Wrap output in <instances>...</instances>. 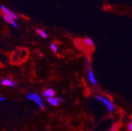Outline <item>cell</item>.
Returning a JSON list of instances; mask_svg holds the SVG:
<instances>
[{"mask_svg":"<svg viewBox=\"0 0 132 131\" xmlns=\"http://www.w3.org/2000/svg\"><path fill=\"white\" fill-rule=\"evenodd\" d=\"M5 101V97H0V101L3 102V101Z\"/></svg>","mask_w":132,"mask_h":131,"instance_id":"cell-13","label":"cell"},{"mask_svg":"<svg viewBox=\"0 0 132 131\" xmlns=\"http://www.w3.org/2000/svg\"><path fill=\"white\" fill-rule=\"evenodd\" d=\"M118 129H119L118 125H117V123H114V124H112V127L110 128V129H109V131H117Z\"/></svg>","mask_w":132,"mask_h":131,"instance_id":"cell-11","label":"cell"},{"mask_svg":"<svg viewBox=\"0 0 132 131\" xmlns=\"http://www.w3.org/2000/svg\"><path fill=\"white\" fill-rule=\"evenodd\" d=\"M1 84L3 86H10V87H13L15 86V83L13 80L8 79V78H4L3 80H2Z\"/></svg>","mask_w":132,"mask_h":131,"instance_id":"cell-7","label":"cell"},{"mask_svg":"<svg viewBox=\"0 0 132 131\" xmlns=\"http://www.w3.org/2000/svg\"><path fill=\"white\" fill-rule=\"evenodd\" d=\"M95 99L99 102L102 103L109 112H112L115 110V105L108 97H105L102 95H95Z\"/></svg>","mask_w":132,"mask_h":131,"instance_id":"cell-1","label":"cell"},{"mask_svg":"<svg viewBox=\"0 0 132 131\" xmlns=\"http://www.w3.org/2000/svg\"><path fill=\"white\" fill-rule=\"evenodd\" d=\"M26 97L28 100H30L31 101H34L36 104H38V106L40 108H44V104H43V100L39 94H37L36 93H29L28 94L26 95Z\"/></svg>","mask_w":132,"mask_h":131,"instance_id":"cell-2","label":"cell"},{"mask_svg":"<svg viewBox=\"0 0 132 131\" xmlns=\"http://www.w3.org/2000/svg\"><path fill=\"white\" fill-rule=\"evenodd\" d=\"M37 33H38L42 38H43V39H46L47 36H48L47 33H46V32L44 30H43V29H37Z\"/></svg>","mask_w":132,"mask_h":131,"instance_id":"cell-9","label":"cell"},{"mask_svg":"<svg viewBox=\"0 0 132 131\" xmlns=\"http://www.w3.org/2000/svg\"><path fill=\"white\" fill-rule=\"evenodd\" d=\"M127 128H128V131H132V121L128 123Z\"/></svg>","mask_w":132,"mask_h":131,"instance_id":"cell-12","label":"cell"},{"mask_svg":"<svg viewBox=\"0 0 132 131\" xmlns=\"http://www.w3.org/2000/svg\"><path fill=\"white\" fill-rule=\"evenodd\" d=\"M51 49L52 50V51L55 54H57L58 52V49H57V46L55 43H51Z\"/></svg>","mask_w":132,"mask_h":131,"instance_id":"cell-10","label":"cell"},{"mask_svg":"<svg viewBox=\"0 0 132 131\" xmlns=\"http://www.w3.org/2000/svg\"><path fill=\"white\" fill-rule=\"evenodd\" d=\"M43 95L46 97V98H51V97H54V95H55V91L51 89V88H49V89H46L43 91Z\"/></svg>","mask_w":132,"mask_h":131,"instance_id":"cell-6","label":"cell"},{"mask_svg":"<svg viewBox=\"0 0 132 131\" xmlns=\"http://www.w3.org/2000/svg\"><path fill=\"white\" fill-rule=\"evenodd\" d=\"M87 78H88L89 83L92 86H97V81L96 77L94 75V72L90 67H89V68L87 69Z\"/></svg>","mask_w":132,"mask_h":131,"instance_id":"cell-4","label":"cell"},{"mask_svg":"<svg viewBox=\"0 0 132 131\" xmlns=\"http://www.w3.org/2000/svg\"><path fill=\"white\" fill-rule=\"evenodd\" d=\"M46 101L49 104H51L52 106L56 107L61 102L64 101L62 97H51V98H46Z\"/></svg>","mask_w":132,"mask_h":131,"instance_id":"cell-5","label":"cell"},{"mask_svg":"<svg viewBox=\"0 0 132 131\" xmlns=\"http://www.w3.org/2000/svg\"><path fill=\"white\" fill-rule=\"evenodd\" d=\"M84 42L85 43V45H87L88 47H90V48H93L94 46V41L90 39V38H85L84 39Z\"/></svg>","mask_w":132,"mask_h":131,"instance_id":"cell-8","label":"cell"},{"mask_svg":"<svg viewBox=\"0 0 132 131\" xmlns=\"http://www.w3.org/2000/svg\"><path fill=\"white\" fill-rule=\"evenodd\" d=\"M1 11H2L3 13V16H7V17H10V18H13L15 21H16V19H18V18H19V17H18V14L15 13L13 12V11H11V10H9L8 8H6L5 6H1Z\"/></svg>","mask_w":132,"mask_h":131,"instance_id":"cell-3","label":"cell"}]
</instances>
